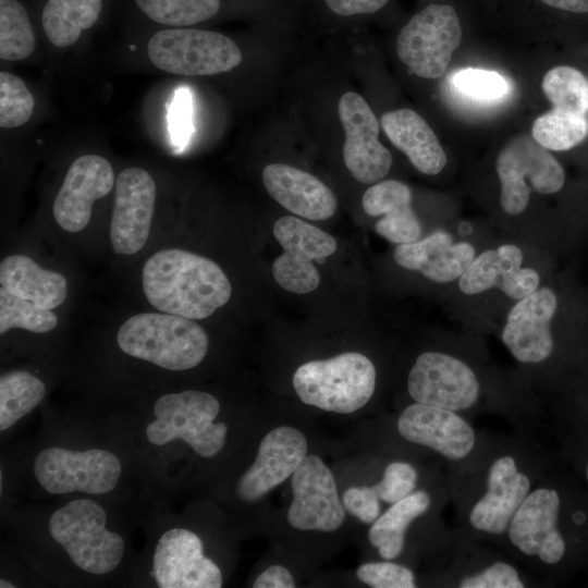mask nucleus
I'll use <instances>...</instances> for the list:
<instances>
[{"label":"nucleus","mask_w":588,"mask_h":588,"mask_svg":"<svg viewBox=\"0 0 588 588\" xmlns=\"http://www.w3.org/2000/svg\"><path fill=\"white\" fill-rule=\"evenodd\" d=\"M461 40L462 27L455 9L430 3L402 27L396 52L417 76L438 78L445 73Z\"/></svg>","instance_id":"9d476101"},{"label":"nucleus","mask_w":588,"mask_h":588,"mask_svg":"<svg viewBox=\"0 0 588 588\" xmlns=\"http://www.w3.org/2000/svg\"><path fill=\"white\" fill-rule=\"evenodd\" d=\"M411 188L396 180L381 181L363 195L362 205L369 216H383L375 224L376 232L395 244L418 241L421 224L412 210Z\"/></svg>","instance_id":"a878e982"},{"label":"nucleus","mask_w":588,"mask_h":588,"mask_svg":"<svg viewBox=\"0 0 588 588\" xmlns=\"http://www.w3.org/2000/svg\"><path fill=\"white\" fill-rule=\"evenodd\" d=\"M376 378L375 365L366 355L346 352L301 365L293 375V387L307 405L350 414L370 401Z\"/></svg>","instance_id":"39448f33"},{"label":"nucleus","mask_w":588,"mask_h":588,"mask_svg":"<svg viewBox=\"0 0 588 588\" xmlns=\"http://www.w3.org/2000/svg\"><path fill=\"white\" fill-rule=\"evenodd\" d=\"M541 86L553 109L579 115L588 112V79L577 69L555 66L546 73Z\"/></svg>","instance_id":"72a5a7b5"},{"label":"nucleus","mask_w":588,"mask_h":588,"mask_svg":"<svg viewBox=\"0 0 588 588\" xmlns=\"http://www.w3.org/2000/svg\"><path fill=\"white\" fill-rule=\"evenodd\" d=\"M357 578L372 588H414V572L391 560L364 563L356 569Z\"/></svg>","instance_id":"ea45409f"},{"label":"nucleus","mask_w":588,"mask_h":588,"mask_svg":"<svg viewBox=\"0 0 588 588\" xmlns=\"http://www.w3.org/2000/svg\"><path fill=\"white\" fill-rule=\"evenodd\" d=\"M452 84L463 95L479 100H494L507 91V83L502 75L481 69L457 71L452 76Z\"/></svg>","instance_id":"4c0bfd02"},{"label":"nucleus","mask_w":588,"mask_h":588,"mask_svg":"<svg viewBox=\"0 0 588 588\" xmlns=\"http://www.w3.org/2000/svg\"><path fill=\"white\" fill-rule=\"evenodd\" d=\"M35 35L28 14L17 0H0V58L19 61L32 54Z\"/></svg>","instance_id":"473e14b6"},{"label":"nucleus","mask_w":588,"mask_h":588,"mask_svg":"<svg viewBox=\"0 0 588 588\" xmlns=\"http://www.w3.org/2000/svg\"><path fill=\"white\" fill-rule=\"evenodd\" d=\"M269 195L290 212L310 220H327L338 208L333 192L313 174L284 163H270L262 171Z\"/></svg>","instance_id":"b1692460"},{"label":"nucleus","mask_w":588,"mask_h":588,"mask_svg":"<svg viewBox=\"0 0 588 588\" xmlns=\"http://www.w3.org/2000/svg\"><path fill=\"white\" fill-rule=\"evenodd\" d=\"M555 309V294L547 287L536 290L513 306L501 339L517 362L537 365L552 355L554 342L550 322Z\"/></svg>","instance_id":"412c9836"},{"label":"nucleus","mask_w":588,"mask_h":588,"mask_svg":"<svg viewBox=\"0 0 588 588\" xmlns=\"http://www.w3.org/2000/svg\"><path fill=\"white\" fill-rule=\"evenodd\" d=\"M418 471L408 462H390L381 479L372 486L381 502L392 505L404 499L417 488Z\"/></svg>","instance_id":"58836bf2"},{"label":"nucleus","mask_w":588,"mask_h":588,"mask_svg":"<svg viewBox=\"0 0 588 588\" xmlns=\"http://www.w3.org/2000/svg\"><path fill=\"white\" fill-rule=\"evenodd\" d=\"M544 4L573 13H588V0H541Z\"/></svg>","instance_id":"c03bdc74"},{"label":"nucleus","mask_w":588,"mask_h":588,"mask_svg":"<svg viewBox=\"0 0 588 588\" xmlns=\"http://www.w3.org/2000/svg\"><path fill=\"white\" fill-rule=\"evenodd\" d=\"M219 411V401L204 391L164 394L154 405L156 419L147 426V439L154 445L181 439L198 455L212 457L224 446L228 432L225 424L213 422Z\"/></svg>","instance_id":"0eeeda50"},{"label":"nucleus","mask_w":588,"mask_h":588,"mask_svg":"<svg viewBox=\"0 0 588 588\" xmlns=\"http://www.w3.org/2000/svg\"><path fill=\"white\" fill-rule=\"evenodd\" d=\"M143 290L158 310L193 320L205 319L228 303L231 283L211 259L177 249H162L143 267Z\"/></svg>","instance_id":"f03ea898"},{"label":"nucleus","mask_w":588,"mask_h":588,"mask_svg":"<svg viewBox=\"0 0 588 588\" xmlns=\"http://www.w3.org/2000/svg\"><path fill=\"white\" fill-rule=\"evenodd\" d=\"M273 235L283 248L274 259L272 274L284 290L306 294L316 290L319 272L313 260H322L336 250L335 238L319 228L293 216H284L273 224Z\"/></svg>","instance_id":"4468645a"},{"label":"nucleus","mask_w":588,"mask_h":588,"mask_svg":"<svg viewBox=\"0 0 588 588\" xmlns=\"http://www.w3.org/2000/svg\"><path fill=\"white\" fill-rule=\"evenodd\" d=\"M562 497L558 488L537 481L498 541L514 559L540 573L558 566L567 544L561 531Z\"/></svg>","instance_id":"20e7f679"},{"label":"nucleus","mask_w":588,"mask_h":588,"mask_svg":"<svg viewBox=\"0 0 588 588\" xmlns=\"http://www.w3.org/2000/svg\"><path fill=\"white\" fill-rule=\"evenodd\" d=\"M541 476L540 451L534 445L488 438L469 462L450 466L458 531L476 541H499Z\"/></svg>","instance_id":"f257e3e1"},{"label":"nucleus","mask_w":588,"mask_h":588,"mask_svg":"<svg viewBox=\"0 0 588 588\" xmlns=\"http://www.w3.org/2000/svg\"><path fill=\"white\" fill-rule=\"evenodd\" d=\"M117 342L127 355L175 371L197 366L209 343L193 319L168 313L132 316L120 327Z\"/></svg>","instance_id":"7ed1b4c3"},{"label":"nucleus","mask_w":588,"mask_h":588,"mask_svg":"<svg viewBox=\"0 0 588 588\" xmlns=\"http://www.w3.org/2000/svg\"><path fill=\"white\" fill-rule=\"evenodd\" d=\"M147 53L159 70L186 76L225 73L240 65L243 58L238 46L225 35L180 27L152 35Z\"/></svg>","instance_id":"6e6552de"},{"label":"nucleus","mask_w":588,"mask_h":588,"mask_svg":"<svg viewBox=\"0 0 588 588\" xmlns=\"http://www.w3.org/2000/svg\"><path fill=\"white\" fill-rule=\"evenodd\" d=\"M135 3L150 20L174 27L207 21L220 9V0H135Z\"/></svg>","instance_id":"f704fd0d"},{"label":"nucleus","mask_w":588,"mask_h":588,"mask_svg":"<svg viewBox=\"0 0 588 588\" xmlns=\"http://www.w3.org/2000/svg\"><path fill=\"white\" fill-rule=\"evenodd\" d=\"M432 507V497L425 489L414 492L389 506L371 524L368 538L384 560L397 559L405 547L409 526Z\"/></svg>","instance_id":"c85d7f7f"},{"label":"nucleus","mask_w":588,"mask_h":588,"mask_svg":"<svg viewBox=\"0 0 588 588\" xmlns=\"http://www.w3.org/2000/svg\"><path fill=\"white\" fill-rule=\"evenodd\" d=\"M523 253L513 244L488 249L474 258L458 278L463 293L474 295L499 287L513 299H522L539 285V274L531 268H522Z\"/></svg>","instance_id":"5701e85b"},{"label":"nucleus","mask_w":588,"mask_h":588,"mask_svg":"<svg viewBox=\"0 0 588 588\" xmlns=\"http://www.w3.org/2000/svg\"><path fill=\"white\" fill-rule=\"evenodd\" d=\"M46 394L44 382L27 371H11L0 378V430L12 427L32 412Z\"/></svg>","instance_id":"7c9ffc66"},{"label":"nucleus","mask_w":588,"mask_h":588,"mask_svg":"<svg viewBox=\"0 0 588 588\" xmlns=\"http://www.w3.org/2000/svg\"><path fill=\"white\" fill-rule=\"evenodd\" d=\"M152 575L161 588H220L222 574L203 554L200 538L191 530L173 528L159 539L152 559Z\"/></svg>","instance_id":"a211bd4d"},{"label":"nucleus","mask_w":588,"mask_h":588,"mask_svg":"<svg viewBox=\"0 0 588 588\" xmlns=\"http://www.w3.org/2000/svg\"><path fill=\"white\" fill-rule=\"evenodd\" d=\"M254 588H293L295 580L287 568L272 565L258 575Z\"/></svg>","instance_id":"37998d69"},{"label":"nucleus","mask_w":588,"mask_h":588,"mask_svg":"<svg viewBox=\"0 0 588 588\" xmlns=\"http://www.w3.org/2000/svg\"><path fill=\"white\" fill-rule=\"evenodd\" d=\"M101 7L102 0H48L41 14L47 39L59 48L73 45L97 22Z\"/></svg>","instance_id":"c756f323"},{"label":"nucleus","mask_w":588,"mask_h":588,"mask_svg":"<svg viewBox=\"0 0 588 588\" xmlns=\"http://www.w3.org/2000/svg\"><path fill=\"white\" fill-rule=\"evenodd\" d=\"M156 184L144 169L123 170L115 183L110 240L117 254L132 255L149 236L155 210Z\"/></svg>","instance_id":"f3484780"},{"label":"nucleus","mask_w":588,"mask_h":588,"mask_svg":"<svg viewBox=\"0 0 588 588\" xmlns=\"http://www.w3.org/2000/svg\"><path fill=\"white\" fill-rule=\"evenodd\" d=\"M306 437L296 428L280 426L261 440L256 458L236 485L237 497L255 502L285 481L307 455Z\"/></svg>","instance_id":"6ab92c4d"},{"label":"nucleus","mask_w":588,"mask_h":588,"mask_svg":"<svg viewBox=\"0 0 588 588\" xmlns=\"http://www.w3.org/2000/svg\"><path fill=\"white\" fill-rule=\"evenodd\" d=\"M57 324L58 317L51 309L42 308L0 287L1 334L14 328L45 333L54 329Z\"/></svg>","instance_id":"c9c22d12"},{"label":"nucleus","mask_w":588,"mask_h":588,"mask_svg":"<svg viewBox=\"0 0 588 588\" xmlns=\"http://www.w3.org/2000/svg\"><path fill=\"white\" fill-rule=\"evenodd\" d=\"M110 162L98 155H83L70 166L53 201V217L68 232L82 231L89 222L93 204L113 187Z\"/></svg>","instance_id":"aec40b11"},{"label":"nucleus","mask_w":588,"mask_h":588,"mask_svg":"<svg viewBox=\"0 0 588 588\" xmlns=\"http://www.w3.org/2000/svg\"><path fill=\"white\" fill-rule=\"evenodd\" d=\"M393 257L401 267L445 283L463 274L475 258V248L466 242L453 243L449 233L437 231L425 240L399 244Z\"/></svg>","instance_id":"393cba45"},{"label":"nucleus","mask_w":588,"mask_h":588,"mask_svg":"<svg viewBox=\"0 0 588 588\" xmlns=\"http://www.w3.org/2000/svg\"><path fill=\"white\" fill-rule=\"evenodd\" d=\"M495 169L501 183V206L509 215L522 213L532 191L553 194L565 181L560 162L528 134L517 135L504 145Z\"/></svg>","instance_id":"1a4fd4ad"},{"label":"nucleus","mask_w":588,"mask_h":588,"mask_svg":"<svg viewBox=\"0 0 588 588\" xmlns=\"http://www.w3.org/2000/svg\"><path fill=\"white\" fill-rule=\"evenodd\" d=\"M106 522L102 506L90 499H78L58 509L48 529L77 567L103 575L113 571L124 554V540L106 529Z\"/></svg>","instance_id":"423d86ee"},{"label":"nucleus","mask_w":588,"mask_h":588,"mask_svg":"<svg viewBox=\"0 0 588 588\" xmlns=\"http://www.w3.org/2000/svg\"><path fill=\"white\" fill-rule=\"evenodd\" d=\"M396 429L405 441L432 451L449 462L450 466L469 462L488 439L466 416L416 402L407 405L400 414Z\"/></svg>","instance_id":"9b49d317"},{"label":"nucleus","mask_w":588,"mask_h":588,"mask_svg":"<svg viewBox=\"0 0 588 588\" xmlns=\"http://www.w3.org/2000/svg\"><path fill=\"white\" fill-rule=\"evenodd\" d=\"M344 130V163L352 176L363 184L383 179L392 166L391 152L379 142V122L367 101L347 91L338 103Z\"/></svg>","instance_id":"dca6fc26"},{"label":"nucleus","mask_w":588,"mask_h":588,"mask_svg":"<svg viewBox=\"0 0 588 588\" xmlns=\"http://www.w3.org/2000/svg\"><path fill=\"white\" fill-rule=\"evenodd\" d=\"M381 126L390 142L409 159L421 173L436 175L446 164V156L434 132L414 110L397 109L385 112Z\"/></svg>","instance_id":"bb28decb"},{"label":"nucleus","mask_w":588,"mask_h":588,"mask_svg":"<svg viewBox=\"0 0 588 588\" xmlns=\"http://www.w3.org/2000/svg\"><path fill=\"white\" fill-rule=\"evenodd\" d=\"M407 392L416 403L454 411L465 416L478 408L481 383L463 359L443 352L421 353L407 377Z\"/></svg>","instance_id":"f8f14e48"},{"label":"nucleus","mask_w":588,"mask_h":588,"mask_svg":"<svg viewBox=\"0 0 588 588\" xmlns=\"http://www.w3.org/2000/svg\"><path fill=\"white\" fill-rule=\"evenodd\" d=\"M456 544L450 542L446 584L457 588H524L532 580L512 559L477 546L458 531Z\"/></svg>","instance_id":"4be33fe9"},{"label":"nucleus","mask_w":588,"mask_h":588,"mask_svg":"<svg viewBox=\"0 0 588 588\" xmlns=\"http://www.w3.org/2000/svg\"><path fill=\"white\" fill-rule=\"evenodd\" d=\"M0 587H1V588H14L15 586H14L12 583H10V581H8V580L1 578V580H0Z\"/></svg>","instance_id":"a18cd8bd"},{"label":"nucleus","mask_w":588,"mask_h":588,"mask_svg":"<svg viewBox=\"0 0 588 588\" xmlns=\"http://www.w3.org/2000/svg\"><path fill=\"white\" fill-rule=\"evenodd\" d=\"M35 100L26 84L19 76L0 73V126L14 128L24 125L32 117Z\"/></svg>","instance_id":"e433bc0d"},{"label":"nucleus","mask_w":588,"mask_h":588,"mask_svg":"<svg viewBox=\"0 0 588 588\" xmlns=\"http://www.w3.org/2000/svg\"><path fill=\"white\" fill-rule=\"evenodd\" d=\"M121 470L113 453L98 449L75 452L48 448L38 453L34 463L38 483L51 494L108 493L118 486Z\"/></svg>","instance_id":"ddd939ff"},{"label":"nucleus","mask_w":588,"mask_h":588,"mask_svg":"<svg viewBox=\"0 0 588 588\" xmlns=\"http://www.w3.org/2000/svg\"><path fill=\"white\" fill-rule=\"evenodd\" d=\"M585 476H586V480L588 482V462H587L586 467H585Z\"/></svg>","instance_id":"49530a36"},{"label":"nucleus","mask_w":588,"mask_h":588,"mask_svg":"<svg viewBox=\"0 0 588 588\" xmlns=\"http://www.w3.org/2000/svg\"><path fill=\"white\" fill-rule=\"evenodd\" d=\"M588 135L585 115L552 109L539 115L531 136L548 150L564 151L580 144Z\"/></svg>","instance_id":"2f4dec72"},{"label":"nucleus","mask_w":588,"mask_h":588,"mask_svg":"<svg viewBox=\"0 0 588 588\" xmlns=\"http://www.w3.org/2000/svg\"><path fill=\"white\" fill-rule=\"evenodd\" d=\"M0 284L11 294L47 309L60 306L68 294L64 275L41 268L24 255H11L1 261Z\"/></svg>","instance_id":"cd10ccee"},{"label":"nucleus","mask_w":588,"mask_h":588,"mask_svg":"<svg viewBox=\"0 0 588 588\" xmlns=\"http://www.w3.org/2000/svg\"><path fill=\"white\" fill-rule=\"evenodd\" d=\"M289 524L298 530L335 531L345 511L332 471L317 455H306L291 479Z\"/></svg>","instance_id":"2eb2a0df"},{"label":"nucleus","mask_w":588,"mask_h":588,"mask_svg":"<svg viewBox=\"0 0 588 588\" xmlns=\"http://www.w3.org/2000/svg\"><path fill=\"white\" fill-rule=\"evenodd\" d=\"M338 15L371 14L383 8L389 0H323Z\"/></svg>","instance_id":"79ce46f5"},{"label":"nucleus","mask_w":588,"mask_h":588,"mask_svg":"<svg viewBox=\"0 0 588 588\" xmlns=\"http://www.w3.org/2000/svg\"><path fill=\"white\" fill-rule=\"evenodd\" d=\"M342 503L350 514L365 524H372L381 514V500L372 486L348 488Z\"/></svg>","instance_id":"a19ab883"}]
</instances>
